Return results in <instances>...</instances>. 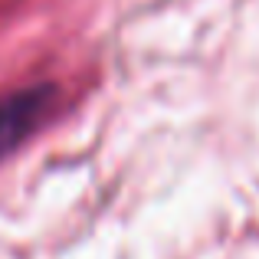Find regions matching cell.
Returning a JSON list of instances; mask_svg holds the SVG:
<instances>
[{
	"label": "cell",
	"mask_w": 259,
	"mask_h": 259,
	"mask_svg": "<svg viewBox=\"0 0 259 259\" xmlns=\"http://www.w3.org/2000/svg\"><path fill=\"white\" fill-rule=\"evenodd\" d=\"M56 105V85L33 82L10 95H0V161L10 158Z\"/></svg>",
	"instance_id": "cell-1"
}]
</instances>
